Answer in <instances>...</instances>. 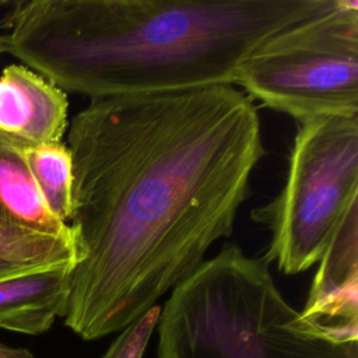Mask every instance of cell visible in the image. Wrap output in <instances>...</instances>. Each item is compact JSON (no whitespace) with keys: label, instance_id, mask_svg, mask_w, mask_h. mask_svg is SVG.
<instances>
[{"label":"cell","instance_id":"obj_4","mask_svg":"<svg viewBox=\"0 0 358 358\" xmlns=\"http://www.w3.org/2000/svg\"><path fill=\"white\" fill-rule=\"evenodd\" d=\"M298 123L282 189L252 210V218L271 232L263 259L288 275L319 262L340 220L358 200V116Z\"/></svg>","mask_w":358,"mask_h":358},{"label":"cell","instance_id":"obj_13","mask_svg":"<svg viewBox=\"0 0 358 358\" xmlns=\"http://www.w3.org/2000/svg\"><path fill=\"white\" fill-rule=\"evenodd\" d=\"M0 358H34V357L25 348L8 347V345L0 343Z\"/></svg>","mask_w":358,"mask_h":358},{"label":"cell","instance_id":"obj_9","mask_svg":"<svg viewBox=\"0 0 358 358\" xmlns=\"http://www.w3.org/2000/svg\"><path fill=\"white\" fill-rule=\"evenodd\" d=\"M73 267L36 271L0 281V329L42 334L63 317Z\"/></svg>","mask_w":358,"mask_h":358},{"label":"cell","instance_id":"obj_11","mask_svg":"<svg viewBox=\"0 0 358 358\" xmlns=\"http://www.w3.org/2000/svg\"><path fill=\"white\" fill-rule=\"evenodd\" d=\"M76 246L64 241L41 235H0V281L60 267H74Z\"/></svg>","mask_w":358,"mask_h":358},{"label":"cell","instance_id":"obj_5","mask_svg":"<svg viewBox=\"0 0 358 358\" xmlns=\"http://www.w3.org/2000/svg\"><path fill=\"white\" fill-rule=\"evenodd\" d=\"M234 84L298 122L358 116V1L337 0L277 32L241 63Z\"/></svg>","mask_w":358,"mask_h":358},{"label":"cell","instance_id":"obj_12","mask_svg":"<svg viewBox=\"0 0 358 358\" xmlns=\"http://www.w3.org/2000/svg\"><path fill=\"white\" fill-rule=\"evenodd\" d=\"M159 310L161 306L155 305L126 326L102 358H143L145 347L155 331Z\"/></svg>","mask_w":358,"mask_h":358},{"label":"cell","instance_id":"obj_10","mask_svg":"<svg viewBox=\"0 0 358 358\" xmlns=\"http://www.w3.org/2000/svg\"><path fill=\"white\" fill-rule=\"evenodd\" d=\"M24 154L48 207L69 224L73 208V162L69 147L62 141L25 143Z\"/></svg>","mask_w":358,"mask_h":358},{"label":"cell","instance_id":"obj_6","mask_svg":"<svg viewBox=\"0 0 358 358\" xmlns=\"http://www.w3.org/2000/svg\"><path fill=\"white\" fill-rule=\"evenodd\" d=\"M299 313L302 330L338 345L358 344V200L331 234Z\"/></svg>","mask_w":358,"mask_h":358},{"label":"cell","instance_id":"obj_8","mask_svg":"<svg viewBox=\"0 0 358 358\" xmlns=\"http://www.w3.org/2000/svg\"><path fill=\"white\" fill-rule=\"evenodd\" d=\"M22 141L0 131V235L73 241L71 228L48 207L28 166Z\"/></svg>","mask_w":358,"mask_h":358},{"label":"cell","instance_id":"obj_7","mask_svg":"<svg viewBox=\"0 0 358 358\" xmlns=\"http://www.w3.org/2000/svg\"><path fill=\"white\" fill-rule=\"evenodd\" d=\"M64 91L22 64L0 74V131L27 144L62 141L67 129Z\"/></svg>","mask_w":358,"mask_h":358},{"label":"cell","instance_id":"obj_2","mask_svg":"<svg viewBox=\"0 0 358 358\" xmlns=\"http://www.w3.org/2000/svg\"><path fill=\"white\" fill-rule=\"evenodd\" d=\"M337 0H22L3 50L62 91L94 98L234 85L277 32Z\"/></svg>","mask_w":358,"mask_h":358},{"label":"cell","instance_id":"obj_1","mask_svg":"<svg viewBox=\"0 0 358 358\" xmlns=\"http://www.w3.org/2000/svg\"><path fill=\"white\" fill-rule=\"evenodd\" d=\"M76 264L63 315L84 340L122 331L232 234L264 147L234 85L94 98L70 122Z\"/></svg>","mask_w":358,"mask_h":358},{"label":"cell","instance_id":"obj_14","mask_svg":"<svg viewBox=\"0 0 358 358\" xmlns=\"http://www.w3.org/2000/svg\"><path fill=\"white\" fill-rule=\"evenodd\" d=\"M4 50H3V39H1V35H0V55L3 53Z\"/></svg>","mask_w":358,"mask_h":358},{"label":"cell","instance_id":"obj_3","mask_svg":"<svg viewBox=\"0 0 358 358\" xmlns=\"http://www.w3.org/2000/svg\"><path fill=\"white\" fill-rule=\"evenodd\" d=\"M157 358H358L302 330L268 263L222 248L178 284L159 310Z\"/></svg>","mask_w":358,"mask_h":358}]
</instances>
